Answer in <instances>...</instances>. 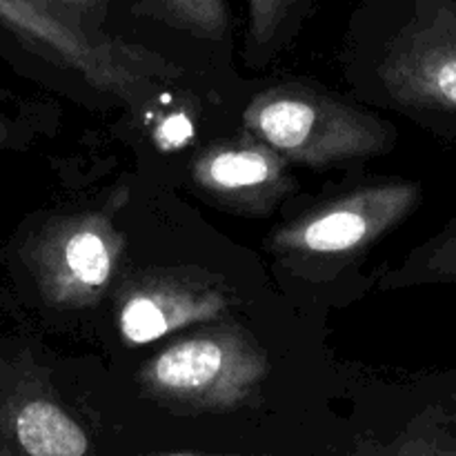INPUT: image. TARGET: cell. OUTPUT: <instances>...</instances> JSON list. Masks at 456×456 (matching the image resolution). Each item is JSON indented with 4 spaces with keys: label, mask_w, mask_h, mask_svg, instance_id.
<instances>
[{
    "label": "cell",
    "mask_w": 456,
    "mask_h": 456,
    "mask_svg": "<svg viewBox=\"0 0 456 456\" xmlns=\"http://www.w3.org/2000/svg\"><path fill=\"white\" fill-rule=\"evenodd\" d=\"M243 118L254 138L303 165L363 159L390 142L379 118L305 87L267 89L249 102Z\"/></svg>",
    "instance_id": "cell-1"
},
{
    "label": "cell",
    "mask_w": 456,
    "mask_h": 456,
    "mask_svg": "<svg viewBox=\"0 0 456 456\" xmlns=\"http://www.w3.org/2000/svg\"><path fill=\"white\" fill-rule=\"evenodd\" d=\"M267 356L245 332L221 328L185 337L142 368V383L167 399L234 405L267 377Z\"/></svg>",
    "instance_id": "cell-2"
},
{
    "label": "cell",
    "mask_w": 456,
    "mask_h": 456,
    "mask_svg": "<svg viewBox=\"0 0 456 456\" xmlns=\"http://www.w3.org/2000/svg\"><path fill=\"white\" fill-rule=\"evenodd\" d=\"M392 43L381 78L395 98L456 125V0H419Z\"/></svg>",
    "instance_id": "cell-3"
},
{
    "label": "cell",
    "mask_w": 456,
    "mask_h": 456,
    "mask_svg": "<svg viewBox=\"0 0 456 456\" xmlns=\"http://www.w3.org/2000/svg\"><path fill=\"white\" fill-rule=\"evenodd\" d=\"M419 199L421 190L412 183L365 187L281 227L272 248L305 258L352 256L403 221Z\"/></svg>",
    "instance_id": "cell-4"
},
{
    "label": "cell",
    "mask_w": 456,
    "mask_h": 456,
    "mask_svg": "<svg viewBox=\"0 0 456 456\" xmlns=\"http://www.w3.org/2000/svg\"><path fill=\"white\" fill-rule=\"evenodd\" d=\"M125 239L102 212L53 221L36 243L34 267L56 305H94L110 288Z\"/></svg>",
    "instance_id": "cell-5"
},
{
    "label": "cell",
    "mask_w": 456,
    "mask_h": 456,
    "mask_svg": "<svg viewBox=\"0 0 456 456\" xmlns=\"http://www.w3.org/2000/svg\"><path fill=\"white\" fill-rule=\"evenodd\" d=\"M0 22L53 61L74 67L92 85L129 94L145 80V53L92 38L67 22L47 0H0Z\"/></svg>",
    "instance_id": "cell-6"
},
{
    "label": "cell",
    "mask_w": 456,
    "mask_h": 456,
    "mask_svg": "<svg viewBox=\"0 0 456 456\" xmlns=\"http://www.w3.org/2000/svg\"><path fill=\"white\" fill-rule=\"evenodd\" d=\"M230 307L221 289L181 279L138 283L118 307V330L132 346L151 343L187 325L216 319Z\"/></svg>",
    "instance_id": "cell-7"
},
{
    "label": "cell",
    "mask_w": 456,
    "mask_h": 456,
    "mask_svg": "<svg viewBox=\"0 0 456 456\" xmlns=\"http://www.w3.org/2000/svg\"><path fill=\"white\" fill-rule=\"evenodd\" d=\"M194 181L232 203H267L285 190V159L258 138L218 145L194 163Z\"/></svg>",
    "instance_id": "cell-8"
},
{
    "label": "cell",
    "mask_w": 456,
    "mask_h": 456,
    "mask_svg": "<svg viewBox=\"0 0 456 456\" xmlns=\"http://www.w3.org/2000/svg\"><path fill=\"white\" fill-rule=\"evenodd\" d=\"M16 436L29 456H85L83 428L49 401H31L18 412Z\"/></svg>",
    "instance_id": "cell-9"
},
{
    "label": "cell",
    "mask_w": 456,
    "mask_h": 456,
    "mask_svg": "<svg viewBox=\"0 0 456 456\" xmlns=\"http://www.w3.org/2000/svg\"><path fill=\"white\" fill-rule=\"evenodd\" d=\"M399 285L454 283L456 285V218L439 236L423 245L399 272Z\"/></svg>",
    "instance_id": "cell-10"
},
{
    "label": "cell",
    "mask_w": 456,
    "mask_h": 456,
    "mask_svg": "<svg viewBox=\"0 0 456 456\" xmlns=\"http://www.w3.org/2000/svg\"><path fill=\"white\" fill-rule=\"evenodd\" d=\"M145 7L169 25L218 38L227 29L225 0H147Z\"/></svg>",
    "instance_id": "cell-11"
},
{
    "label": "cell",
    "mask_w": 456,
    "mask_h": 456,
    "mask_svg": "<svg viewBox=\"0 0 456 456\" xmlns=\"http://www.w3.org/2000/svg\"><path fill=\"white\" fill-rule=\"evenodd\" d=\"M301 0H248L249 36L258 47H265L279 36L281 27Z\"/></svg>",
    "instance_id": "cell-12"
},
{
    "label": "cell",
    "mask_w": 456,
    "mask_h": 456,
    "mask_svg": "<svg viewBox=\"0 0 456 456\" xmlns=\"http://www.w3.org/2000/svg\"><path fill=\"white\" fill-rule=\"evenodd\" d=\"M61 3L74 4V7H92V4H96L98 0H61Z\"/></svg>",
    "instance_id": "cell-13"
},
{
    "label": "cell",
    "mask_w": 456,
    "mask_h": 456,
    "mask_svg": "<svg viewBox=\"0 0 456 456\" xmlns=\"http://www.w3.org/2000/svg\"><path fill=\"white\" fill-rule=\"evenodd\" d=\"M167 456H194V454H167Z\"/></svg>",
    "instance_id": "cell-14"
},
{
    "label": "cell",
    "mask_w": 456,
    "mask_h": 456,
    "mask_svg": "<svg viewBox=\"0 0 456 456\" xmlns=\"http://www.w3.org/2000/svg\"><path fill=\"white\" fill-rule=\"evenodd\" d=\"M0 136H3V129H0Z\"/></svg>",
    "instance_id": "cell-15"
}]
</instances>
